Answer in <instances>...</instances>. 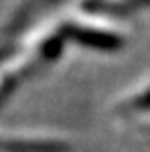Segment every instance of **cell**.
Here are the masks:
<instances>
[{
    "label": "cell",
    "instance_id": "cell-1",
    "mask_svg": "<svg viewBox=\"0 0 150 152\" xmlns=\"http://www.w3.org/2000/svg\"><path fill=\"white\" fill-rule=\"evenodd\" d=\"M69 35L75 37L83 45H89V47H95V49H118L122 45V39H118L114 35H108V33H97V31L71 28Z\"/></svg>",
    "mask_w": 150,
    "mask_h": 152
},
{
    "label": "cell",
    "instance_id": "cell-2",
    "mask_svg": "<svg viewBox=\"0 0 150 152\" xmlns=\"http://www.w3.org/2000/svg\"><path fill=\"white\" fill-rule=\"evenodd\" d=\"M132 4H150V0H132Z\"/></svg>",
    "mask_w": 150,
    "mask_h": 152
}]
</instances>
